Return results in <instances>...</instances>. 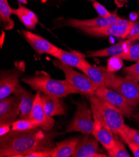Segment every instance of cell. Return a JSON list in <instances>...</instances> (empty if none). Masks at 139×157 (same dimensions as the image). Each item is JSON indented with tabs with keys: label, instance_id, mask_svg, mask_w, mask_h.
<instances>
[{
	"label": "cell",
	"instance_id": "1",
	"mask_svg": "<svg viewBox=\"0 0 139 157\" xmlns=\"http://www.w3.org/2000/svg\"><path fill=\"white\" fill-rule=\"evenodd\" d=\"M53 132L42 131L38 127L25 131L11 130L0 136V156L26 157L27 155L53 148Z\"/></svg>",
	"mask_w": 139,
	"mask_h": 157
},
{
	"label": "cell",
	"instance_id": "2",
	"mask_svg": "<svg viewBox=\"0 0 139 157\" xmlns=\"http://www.w3.org/2000/svg\"><path fill=\"white\" fill-rule=\"evenodd\" d=\"M22 81L37 91L59 98L65 97L70 94L81 93L66 80L53 79L44 71H38L33 76L23 78Z\"/></svg>",
	"mask_w": 139,
	"mask_h": 157
},
{
	"label": "cell",
	"instance_id": "3",
	"mask_svg": "<svg viewBox=\"0 0 139 157\" xmlns=\"http://www.w3.org/2000/svg\"><path fill=\"white\" fill-rule=\"evenodd\" d=\"M104 76L105 83L127 99L135 108L139 103V84L136 80L129 77H122L109 71L107 68L101 67Z\"/></svg>",
	"mask_w": 139,
	"mask_h": 157
},
{
	"label": "cell",
	"instance_id": "4",
	"mask_svg": "<svg viewBox=\"0 0 139 157\" xmlns=\"http://www.w3.org/2000/svg\"><path fill=\"white\" fill-rule=\"evenodd\" d=\"M54 65L63 71L66 80L78 89L81 93L90 96L95 95L97 88L86 75L75 71L71 67L63 63L59 60H53Z\"/></svg>",
	"mask_w": 139,
	"mask_h": 157
},
{
	"label": "cell",
	"instance_id": "5",
	"mask_svg": "<svg viewBox=\"0 0 139 157\" xmlns=\"http://www.w3.org/2000/svg\"><path fill=\"white\" fill-rule=\"evenodd\" d=\"M89 99L97 105L108 126L114 134L118 135L126 125L121 112L110 103L96 95L89 96Z\"/></svg>",
	"mask_w": 139,
	"mask_h": 157
},
{
	"label": "cell",
	"instance_id": "6",
	"mask_svg": "<svg viewBox=\"0 0 139 157\" xmlns=\"http://www.w3.org/2000/svg\"><path fill=\"white\" fill-rule=\"evenodd\" d=\"M90 103L94 120V129L92 134L108 151L115 145L114 133L107 125L97 105L92 101Z\"/></svg>",
	"mask_w": 139,
	"mask_h": 157
},
{
	"label": "cell",
	"instance_id": "7",
	"mask_svg": "<svg viewBox=\"0 0 139 157\" xmlns=\"http://www.w3.org/2000/svg\"><path fill=\"white\" fill-rule=\"evenodd\" d=\"M91 111L86 101L77 103V110L71 123L68 125L67 132H81L89 135L94 129V121L91 117Z\"/></svg>",
	"mask_w": 139,
	"mask_h": 157
},
{
	"label": "cell",
	"instance_id": "8",
	"mask_svg": "<svg viewBox=\"0 0 139 157\" xmlns=\"http://www.w3.org/2000/svg\"><path fill=\"white\" fill-rule=\"evenodd\" d=\"M95 95L116 107L123 117L130 118L133 115L135 108L129 103L126 98L113 90L109 89L107 87L99 88L96 90Z\"/></svg>",
	"mask_w": 139,
	"mask_h": 157
},
{
	"label": "cell",
	"instance_id": "9",
	"mask_svg": "<svg viewBox=\"0 0 139 157\" xmlns=\"http://www.w3.org/2000/svg\"><path fill=\"white\" fill-rule=\"evenodd\" d=\"M20 113V103L15 96L0 100V124L11 126Z\"/></svg>",
	"mask_w": 139,
	"mask_h": 157
},
{
	"label": "cell",
	"instance_id": "10",
	"mask_svg": "<svg viewBox=\"0 0 139 157\" xmlns=\"http://www.w3.org/2000/svg\"><path fill=\"white\" fill-rule=\"evenodd\" d=\"M30 118L37 122L39 127L44 131H50L54 125V120L46 114L44 110L40 91H37Z\"/></svg>",
	"mask_w": 139,
	"mask_h": 157
},
{
	"label": "cell",
	"instance_id": "11",
	"mask_svg": "<svg viewBox=\"0 0 139 157\" xmlns=\"http://www.w3.org/2000/svg\"><path fill=\"white\" fill-rule=\"evenodd\" d=\"M19 65L18 68L2 71L0 78V100L9 97L19 84V77L23 69Z\"/></svg>",
	"mask_w": 139,
	"mask_h": 157
},
{
	"label": "cell",
	"instance_id": "12",
	"mask_svg": "<svg viewBox=\"0 0 139 157\" xmlns=\"http://www.w3.org/2000/svg\"><path fill=\"white\" fill-rule=\"evenodd\" d=\"M99 141L94 137L86 135L77 145L72 157H106L99 153Z\"/></svg>",
	"mask_w": 139,
	"mask_h": 157
},
{
	"label": "cell",
	"instance_id": "13",
	"mask_svg": "<svg viewBox=\"0 0 139 157\" xmlns=\"http://www.w3.org/2000/svg\"><path fill=\"white\" fill-rule=\"evenodd\" d=\"M120 18L116 14H112L109 17H98L89 20L69 19L66 21V25L70 27L83 29L85 28H95L107 26L115 24Z\"/></svg>",
	"mask_w": 139,
	"mask_h": 157
},
{
	"label": "cell",
	"instance_id": "14",
	"mask_svg": "<svg viewBox=\"0 0 139 157\" xmlns=\"http://www.w3.org/2000/svg\"><path fill=\"white\" fill-rule=\"evenodd\" d=\"M131 28H132L126 27L115 23L107 26L95 28H85L82 30L86 34L94 36H112L125 39L127 38Z\"/></svg>",
	"mask_w": 139,
	"mask_h": 157
},
{
	"label": "cell",
	"instance_id": "15",
	"mask_svg": "<svg viewBox=\"0 0 139 157\" xmlns=\"http://www.w3.org/2000/svg\"><path fill=\"white\" fill-rule=\"evenodd\" d=\"M22 33L27 42L39 55L49 54L52 55L59 48L42 36L29 31H23Z\"/></svg>",
	"mask_w": 139,
	"mask_h": 157
},
{
	"label": "cell",
	"instance_id": "16",
	"mask_svg": "<svg viewBox=\"0 0 139 157\" xmlns=\"http://www.w3.org/2000/svg\"><path fill=\"white\" fill-rule=\"evenodd\" d=\"M51 56L61 61L63 63L71 67H75L80 70L89 63L86 59V56L77 51L68 52L59 48Z\"/></svg>",
	"mask_w": 139,
	"mask_h": 157
},
{
	"label": "cell",
	"instance_id": "17",
	"mask_svg": "<svg viewBox=\"0 0 139 157\" xmlns=\"http://www.w3.org/2000/svg\"><path fill=\"white\" fill-rule=\"evenodd\" d=\"M15 97L20 101L21 108V119H29L36 95L27 91L18 84L13 91Z\"/></svg>",
	"mask_w": 139,
	"mask_h": 157
},
{
	"label": "cell",
	"instance_id": "18",
	"mask_svg": "<svg viewBox=\"0 0 139 157\" xmlns=\"http://www.w3.org/2000/svg\"><path fill=\"white\" fill-rule=\"evenodd\" d=\"M41 98L44 110L48 116L54 117L57 115H66V109L64 103L59 98L43 94Z\"/></svg>",
	"mask_w": 139,
	"mask_h": 157
},
{
	"label": "cell",
	"instance_id": "19",
	"mask_svg": "<svg viewBox=\"0 0 139 157\" xmlns=\"http://www.w3.org/2000/svg\"><path fill=\"white\" fill-rule=\"evenodd\" d=\"M79 141V137H74L57 143L56 146L51 148L52 157L72 156Z\"/></svg>",
	"mask_w": 139,
	"mask_h": 157
},
{
	"label": "cell",
	"instance_id": "20",
	"mask_svg": "<svg viewBox=\"0 0 139 157\" xmlns=\"http://www.w3.org/2000/svg\"><path fill=\"white\" fill-rule=\"evenodd\" d=\"M128 40L108 48L87 52V55L90 57H106V56H120L124 53L130 45Z\"/></svg>",
	"mask_w": 139,
	"mask_h": 157
},
{
	"label": "cell",
	"instance_id": "21",
	"mask_svg": "<svg viewBox=\"0 0 139 157\" xmlns=\"http://www.w3.org/2000/svg\"><path fill=\"white\" fill-rule=\"evenodd\" d=\"M12 13L16 15L24 26L29 29H35L39 23L36 14L21 5H20L16 9H13Z\"/></svg>",
	"mask_w": 139,
	"mask_h": 157
},
{
	"label": "cell",
	"instance_id": "22",
	"mask_svg": "<svg viewBox=\"0 0 139 157\" xmlns=\"http://www.w3.org/2000/svg\"><path fill=\"white\" fill-rule=\"evenodd\" d=\"M81 71H82L90 78V80L97 88L107 87L104 81V76L101 67H97L89 63L83 67Z\"/></svg>",
	"mask_w": 139,
	"mask_h": 157
},
{
	"label": "cell",
	"instance_id": "23",
	"mask_svg": "<svg viewBox=\"0 0 139 157\" xmlns=\"http://www.w3.org/2000/svg\"><path fill=\"white\" fill-rule=\"evenodd\" d=\"M12 10L8 0H0V18L6 30L11 29L14 26V23L11 19V15L13 14Z\"/></svg>",
	"mask_w": 139,
	"mask_h": 157
},
{
	"label": "cell",
	"instance_id": "24",
	"mask_svg": "<svg viewBox=\"0 0 139 157\" xmlns=\"http://www.w3.org/2000/svg\"><path fill=\"white\" fill-rule=\"evenodd\" d=\"M118 135L127 144L129 142H133L139 146V130L132 128L126 124Z\"/></svg>",
	"mask_w": 139,
	"mask_h": 157
},
{
	"label": "cell",
	"instance_id": "25",
	"mask_svg": "<svg viewBox=\"0 0 139 157\" xmlns=\"http://www.w3.org/2000/svg\"><path fill=\"white\" fill-rule=\"evenodd\" d=\"M39 127L37 122L32 119H20L15 121L12 124V130L17 131H25L36 128Z\"/></svg>",
	"mask_w": 139,
	"mask_h": 157
},
{
	"label": "cell",
	"instance_id": "26",
	"mask_svg": "<svg viewBox=\"0 0 139 157\" xmlns=\"http://www.w3.org/2000/svg\"><path fill=\"white\" fill-rule=\"evenodd\" d=\"M108 155L110 157H130V155L126 150L124 145L121 142L115 140L114 146L108 150Z\"/></svg>",
	"mask_w": 139,
	"mask_h": 157
},
{
	"label": "cell",
	"instance_id": "27",
	"mask_svg": "<svg viewBox=\"0 0 139 157\" xmlns=\"http://www.w3.org/2000/svg\"><path fill=\"white\" fill-rule=\"evenodd\" d=\"M122 59L131 61H139V43L134 45H130L127 50L120 56Z\"/></svg>",
	"mask_w": 139,
	"mask_h": 157
},
{
	"label": "cell",
	"instance_id": "28",
	"mask_svg": "<svg viewBox=\"0 0 139 157\" xmlns=\"http://www.w3.org/2000/svg\"><path fill=\"white\" fill-rule=\"evenodd\" d=\"M123 73L127 77L139 82V61L135 64L123 69Z\"/></svg>",
	"mask_w": 139,
	"mask_h": 157
},
{
	"label": "cell",
	"instance_id": "29",
	"mask_svg": "<svg viewBox=\"0 0 139 157\" xmlns=\"http://www.w3.org/2000/svg\"><path fill=\"white\" fill-rule=\"evenodd\" d=\"M123 66L122 59L119 56H111L107 62V70L111 72H114L120 70Z\"/></svg>",
	"mask_w": 139,
	"mask_h": 157
},
{
	"label": "cell",
	"instance_id": "30",
	"mask_svg": "<svg viewBox=\"0 0 139 157\" xmlns=\"http://www.w3.org/2000/svg\"><path fill=\"white\" fill-rule=\"evenodd\" d=\"M93 6L97 13H98L99 16L102 17H109L112 15V14L108 11L100 3L93 0Z\"/></svg>",
	"mask_w": 139,
	"mask_h": 157
},
{
	"label": "cell",
	"instance_id": "31",
	"mask_svg": "<svg viewBox=\"0 0 139 157\" xmlns=\"http://www.w3.org/2000/svg\"><path fill=\"white\" fill-rule=\"evenodd\" d=\"M26 157H52L51 148L46 150H41L31 153Z\"/></svg>",
	"mask_w": 139,
	"mask_h": 157
},
{
	"label": "cell",
	"instance_id": "32",
	"mask_svg": "<svg viewBox=\"0 0 139 157\" xmlns=\"http://www.w3.org/2000/svg\"><path fill=\"white\" fill-rule=\"evenodd\" d=\"M139 33V21L135 22L133 26L132 27L131 29L130 30V32L129 33L127 38V40H129L134 37L135 35Z\"/></svg>",
	"mask_w": 139,
	"mask_h": 157
},
{
	"label": "cell",
	"instance_id": "33",
	"mask_svg": "<svg viewBox=\"0 0 139 157\" xmlns=\"http://www.w3.org/2000/svg\"><path fill=\"white\" fill-rule=\"evenodd\" d=\"M129 147L135 157H139V146L133 142H129L127 144Z\"/></svg>",
	"mask_w": 139,
	"mask_h": 157
},
{
	"label": "cell",
	"instance_id": "34",
	"mask_svg": "<svg viewBox=\"0 0 139 157\" xmlns=\"http://www.w3.org/2000/svg\"><path fill=\"white\" fill-rule=\"evenodd\" d=\"M10 126L8 124H0V136L6 135L10 132Z\"/></svg>",
	"mask_w": 139,
	"mask_h": 157
},
{
	"label": "cell",
	"instance_id": "35",
	"mask_svg": "<svg viewBox=\"0 0 139 157\" xmlns=\"http://www.w3.org/2000/svg\"><path fill=\"white\" fill-rule=\"evenodd\" d=\"M139 40V33H138L137 35H135L134 37H132V38L128 40L130 42H132V41H135V40Z\"/></svg>",
	"mask_w": 139,
	"mask_h": 157
},
{
	"label": "cell",
	"instance_id": "36",
	"mask_svg": "<svg viewBox=\"0 0 139 157\" xmlns=\"http://www.w3.org/2000/svg\"><path fill=\"white\" fill-rule=\"evenodd\" d=\"M132 117H133V118H134L135 120L139 121V112H138L137 113H136V114L132 115Z\"/></svg>",
	"mask_w": 139,
	"mask_h": 157
},
{
	"label": "cell",
	"instance_id": "37",
	"mask_svg": "<svg viewBox=\"0 0 139 157\" xmlns=\"http://www.w3.org/2000/svg\"><path fill=\"white\" fill-rule=\"evenodd\" d=\"M18 2L23 4H27V0H17Z\"/></svg>",
	"mask_w": 139,
	"mask_h": 157
},
{
	"label": "cell",
	"instance_id": "38",
	"mask_svg": "<svg viewBox=\"0 0 139 157\" xmlns=\"http://www.w3.org/2000/svg\"><path fill=\"white\" fill-rule=\"evenodd\" d=\"M117 1L119 2H121V3H123V2H125L126 1H127V0H117Z\"/></svg>",
	"mask_w": 139,
	"mask_h": 157
},
{
	"label": "cell",
	"instance_id": "39",
	"mask_svg": "<svg viewBox=\"0 0 139 157\" xmlns=\"http://www.w3.org/2000/svg\"><path fill=\"white\" fill-rule=\"evenodd\" d=\"M138 83H139V82H138Z\"/></svg>",
	"mask_w": 139,
	"mask_h": 157
}]
</instances>
